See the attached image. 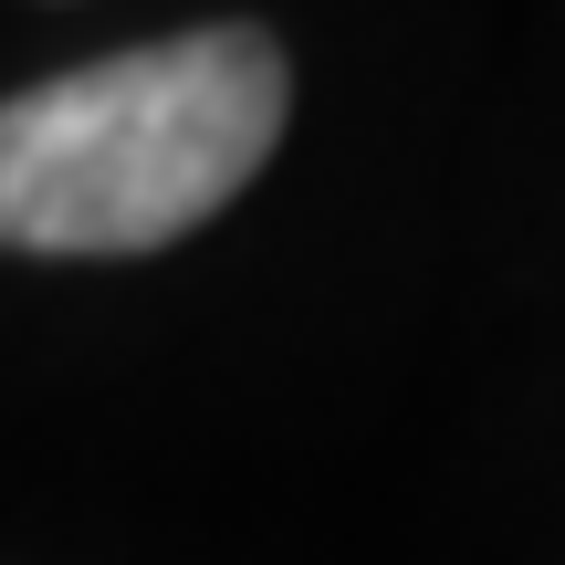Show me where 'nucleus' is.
<instances>
[{
    "mask_svg": "<svg viewBox=\"0 0 565 565\" xmlns=\"http://www.w3.org/2000/svg\"><path fill=\"white\" fill-rule=\"evenodd\" d=\"M282 53L263 32H189L105 53L0 105V242L158 252L252 189L282 137Z\"/></svg>",
    "mask_w": 565,
    "mask_h": 565,
    "instance_id": "f257e3e1",
    "label": "nucleus"
}]
</instances>
